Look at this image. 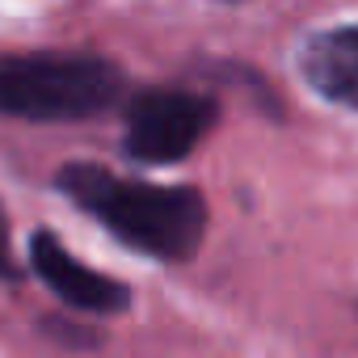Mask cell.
<instances>
[{
    "instance_id": "5b68a950",
    "label": "cell",
    "mask_w": 358,
    "mask_h": 358,
    "mask_svg": "<svg viewBox=\"0 0 358 358\" xmlns=\"http://www.w3.org/2000/svg\"><path fill=\"white\" fill-rule=\"evenodd\" d=\"M299 68L320 97L358 110V26L312 34L299 51Z\"/></svg>"
},
{
    "instance_id": "3957f363",
    "label": "cell",
    "mask_w": 358,
    "mask_h": 358,
    "mask_svg": "<svg viewBox=\"0 0 358 358\" xmlns=\"http://www.w3.org/2000/svg\"><path fill=\"white\" fill-rule=\"evenodd\" d=\"M220 106L190 89H143L127 106V156L139 164L186 160L215 127Z\"/></svg>"
},
{
    "instance_id": "8992f818",
    "label": "cell",
    "mask_w": 358,
    "mask_h": 358,
    "mask_svg": "<svg viewBox=\"0 0 358 358\" xmlns=\"http://www.w3.org/2000/svg\"><path fill=\"white\" fill-rule=\"evenodd\" d=\"M0 278H5V282L22 278V270L13 262V249H9V215H5V207H0Z\"/></svg>"
},
{
    "instance_id": "277c9868",
    "label": "cell",
    "mask_w": 358,
    "mask_h": 358,
    "mask_svg": "<svg viewBox=\"0 0 358 358\" xmlns=\"http://www.w3.org/2000/svg\"><path fill=\"white\" fill-rule=\"evenodd\" d=\"M30 266L34 274L76 312H127L131 303V287L118 282V278H106L97 270H89L80 257H72L55 232H34L30 241Z\"/></svg>"
},
{
    "instance_id": "7a4b0ae2",
    "label": "cell",
    "mask_w": 358,
    "mask_h": 358,
    "mask_svg": "<svg viewBox=\"0 0 358 358\" xmlns=\"http://www.w3.org/2000/svg\"><path fill=\"white\" fill-rule=\"evenodd\" d=\"M118 64L85 51H30L0 59V114L30 122H68L106 114L122 97Z\"/></svg>"
},
{
    "instance_id": "6da1fadb",
    "label": "cell",
    "mask_w": 358,
    "mask_h": 358,
    "mask_svg": "<svg viewBox=\"0 0 358 358\" xmlns=\"http://www.w3.org/2000/svg\"><path fill=\"white\" fill-rule=\"evenodd\" d=\"M55 186L93 220H101L122 245L160 257L190 262L207 232V199L190 186L127 182L101 164H64Z\"/></svg>"
}]
</instances>
